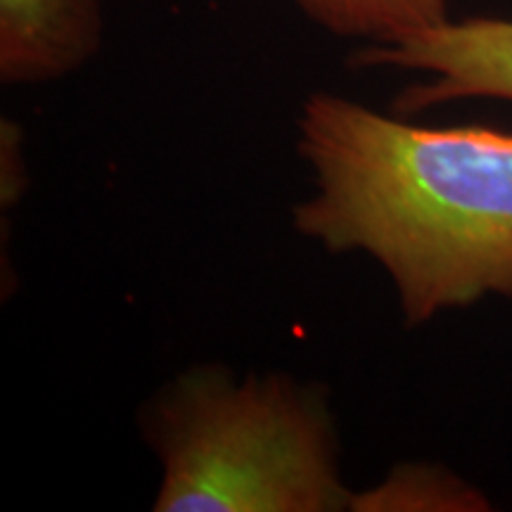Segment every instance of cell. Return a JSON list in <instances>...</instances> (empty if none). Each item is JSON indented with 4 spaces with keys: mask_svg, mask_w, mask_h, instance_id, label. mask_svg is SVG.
<instances>
[{
    "mask_svg": "<svg viewBox=\"0 0 512 512\" xmlns=\"http://www.w3.org/2000/svg\"><path fill=\"white\" fill-rule=\"evenodd\" d=\"M356 69H403L430 79L406 88L394 110L408 117L456 100L512 102V19L470 17L351 55Z\"/></svg>",
    "mask_w": 512,
    "mask_h": 512,
    "instance_id": "3",
    "label": "cell"
},
{
    "mask_svg": "<svg viewBox=\"0 0 512 512\" xmlns=\"http://www.w3.org/2000/svg\"><path fill=\"white\" fill-rule=\"evenodd\" d=\"M140 432L157 512L349 510L328 392L287 373L192 366L145 403Z\"/></svg>",
    "mask_w": 512,
    "mask_h": 512,
    "instance_id": "2",
    "label": "cell"
},
{
    "mask_svg": "<svg viewBox=\"0 0 512 512\" xmlns=\"http://www.w3.org/2000/svg\"><path fill=\"white\" fill-rule=\"evenodd\" d=\"M105 36L102 0H0V79L41 86L79 72Z\"/></svg>",
    "mask_w": 512,
    "mask_h": 512,
    "instance_id": "4",
    "label": "cell"
},
{
    "mask_svg": "<svg viewBox=\"0 0 512 512\" xmlns=\"http://www.w3.org/2000/svg\"><path fill=\"white\" fill-rule=\"evenodd\" d=\"M354 512H482L491 510L477 486L444 465L403 463L382 482L351 494Z\"/></svg>",
    "mask_w": 512,
    "mask_h": 512,
    "instance_id": "6",
    "label": "cell"
},
{
    "mask_svg": "<svg viewBox=\"0 0 512 512\" xmlns=\"http://www.w3.org/2000/svg\"><path fill=\"white\" fill-rule=\"evenodd\" d=\"M313 192L294 230L330 254H366L411 328L486 297L512 302V133L418 126L337 93L297 119Z\"/></svg>",
    "mask_w": 512,
    "mask_h": 512,
    "instance_id": "1",
    "label": "cell"
},
{
    "mask_svg": "<svg viewBox=\"0 0 512 512\" xmlns=\"http://www.w3.org/2000/svg\"><path fill=\"white\" fill-rule=\"evenodd\" d=\"M311 22L335 36L394 43L439 27L451 0H292Z\"/></svg>",
    "mask_w": 512,
    "mask_h": 512,
    "instance_id": "5",
    "label": "cell"
}]
</instances>
